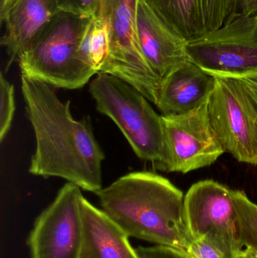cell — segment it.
Returning <instances> with one entry per match:
<instances>
[{
  "label": "cell",
  "instance_id": "d6986e66",
  "mask_svg": "<svg viewBox=\"0 0 257 258\" xmlns=\"http://www.w3.org/2000/svg\"><path fill=\"white\" fill-rule=\"evenodd\" d=\"M101 0H59V9L78 16L95 18L101 8Z\"/></svg>",
  "mask_w": 257,
  "mask_h": 258
},
{
  "label": "cell",
  "instance_id": "6da1fadb",
  "mask_svg": "<svg viewBox=\"0 0 257 258\" xmlns=\"http://www.w3.org/2000/svg\"><path fill=\"white\" fill-rule=\"evenodd\" d=\"M55 89L21 76L26 116L33 127L36 144L29 172L45 178L65 179L96 194L103 188L104 152L90 121L74 119L70 101H60Z\"/></svg>",
  "mask_w": 257,
  "mask_h": 258
},
{
  "label": "cell",
  "instance_id": "9a60e30c",
  "mask_svg": "<svg viewBox=\"0 0 257 258\" xmlns=\"http://www.w3.org/2000/svg\"><path fill=\"white\" fill-rule=\"evenodd\" d=\"M81 212L83 236L80 258H139L128 235L83 196Z\"/></svg>",
  "mask_w": 257,
  "mask_h": 258
},
{
  "label": "cell",
  "instance_id": "7402d4cb",
  "mask_svg": "<svg viewBox=\"0 0 257 258\" xmlns=\"http://www.w3.org/2000/svg\"><path fill=\"white\" fill-rule=\"evenodd\" d=\"M241 80L257 102V78L243 79Z\"/></svg>",
  "mask_w": 257,
  "mask_h": 258
},
{
  "label": "cell",
  "instance_id": "3957f363",
  "mask_svg": "<svg viewBox=\"0 0 257 258\" xmlns=\"http://www.w3.org/2000/svg\"><path fill=\"white\" fill-rule=\"evenodd\" d=\"M93 18L59 12L21 53V76L40 80L56 89H77L98 73L80 57L79 50Z\"/></svg>",
  "mask_w": 257,
  "mask_h": 258
},
{
  "label": "cell",
  "instance_id": "7c38bea8",
  "mask_svg": "<svg viewBox=\"0 0 257 258\" xmlns=\"http://www.w3.org/2000/svg\"><path fill=\"white\" fill-rule=\"evenodd\" d=\"M187 41L217 30L237 12L238 0H148Z\"/></svg>",
  "mask_w": 257,
  "mask_h": 258
},
{
  "label": "cell",
  "instance_id": "44dd1931",
  "mask_svg": "<svg viewBox=\"0 0 257 258\" xmlns=\"http://www.w3.org/2000/svg\"><path fill=\"white\" fill-rule=\"evenodd\" d=\"M237 11L244 13H257V0H238Z\"/></svg>",
  "mask_w": 257,
  "mask_h": 258
},
{
  "label": "cell",
  "instance_id": "8992f818",
  "mask_svg": "<svg viewBox=\"0 0 257 258\" xmlns=\"http://www.w3.org/2000/svg\"><path fill=\"white\" fill-rule=\"evenodd\" d=\"M190 60L220 78H257V14L235 12L217 30L187 41Z\"/></svg>",
  "mask_w": 257,
  "mask_h": 258
},
{
  "label": "cell",
  "instance_id": "4fadbf2b",
  "mask_svg": "<svg viewBox=\"0 0 257 258\" xmlns=\"http://www.w3.org/2000/svg\"><path fill=\"white\" fill-rule=\"evenodd\" d=\"M60 12L59 0H15L8 8L1 23L6 24L2 46L9 57L7 68L18 60L39 30Z\"/></svg>",
  "mask_w": 257,
  "mask_h": 258
},
{
  "label": "cell",
  "instance_id": "2e32d148",
  "mask_svg": "<svg viewBox=\"0 0 257 258\" xmlns=\"http://www.w3.org/2000/svg\"><path fill=\"white\" fill-rule=\"evenodd\" d=\"M232 196L239 218L243 245L257 252V204L243 191L232 189Z\"/></svg>",
  "mask_w": 257,
  "mask_h": 258
},
{
  "label": "cell",
  "instance_id": "30bf717a",
  "mask_svg": "<svg viewBox=\"0 0 257 258\" xmlns=\"http://www.w3.org/2000/svg\"><path fill=\"white\" fill-rule=\"evenodd\" d=\"M184 218L193 240L215 236L241 251V226L232 189L214 180L194 183L184 196Z\"/></svg>",
  "mask_w": 257,
  "mask_h": 258
},
{
  "label": "cell",
  "instance_id": "8fae6325",
  "mask_svg": "<svg viewBox=\"0 0 257 258\" xmlns=\"http://www.w3.org/2000/svg\"><path fill=\"white\" fill-rule=\"evenodd\" d=\"M136 25L143 56L161 79L190 61L187 41L154 10L148 0H138Z\"/></svg>",
  "mask_w": 257,
  "mask_h": 258
},
{
  "label": "cell",
  "instance_id": "ffe728a7",
  "mask_svg": "<svg viewBox=\"0 0 257 258\" xmlns=\"http://www.w3.org/2000/svg\"><path fill=\"white\" fill-rule=\"evenodd\" d=\"M136 251L139 258H192L187 251L161 245L140 246Z\"/></svg>",
  "mask_w": 257,
  "mask_h": 258
},
{
  "label": "cell",
  "instance_id": "e0dca14e",
  "mask_svg": "<svg viewBox=\"0 0 257 258\" xmlns=\"http://www.w3.org/2000/svg\"><path fill=\"white\" fill-rule=\"evenodd\" d=\"M187 252L192 258H236L238 253L224 241L212 236L193 240Z\"/></svg>",
  "mask_w": 257,
  "mask_h": 258
},
{
  "label": "cell",
  "instance_id": "603a6c76",
  "mask_svg": "<svg viewBox=\"0 0 257 258\" xmlns=\"http://www.w3.org/2000/svg\"><path fill=\"white\" fill-rule=\"evenodd\" d=\"M236 258H257V252L251 248H244L238 253Z\"/></svg>",
  "mask_w": 257,
  "mask_h": 258
},
{
  "label": "cell",
  "instance_id": "484cf974",
  "mask_svg": "<svg viewBox=\"0 0 257 258\" xmlns=\"http://www.w3.org/2000/svg\"><path fill=\"white\" fill-rule=\"evenodd\" d=\"M256 14H257V13H256Z\"/></svg>",
  "mask_w": 257,
  "mask_h": 258
},
{
  "label": "cell",
  "instance_id": "cb8c5ba5",
  "mask_svg": "<svg viewBox=\"0 0 257 258\" xmlns=\"http://www.w3.org/2000/svg\"><path fill=\"white\" fill-rule=\"evenodd\" d=\"M15 1V0H7V4H6V7H5V9H3L2 12H0V17L3 16V15H4L5 12H6V10H7L8 8L9 7V6H10L11 4H12V2Z\"/></svg>",
  "mask_w": 257,
  "mask_h": 258
},
{
  "label": "cell",
  "instance_id": "5b68a950",
  "mask_svg": "<svg viewBox=\"0 0 257 258\" xmlns=\"http://www.w3.org/2000/svg\"><path fill=\"white\" fill-rule=\"evenodd\" d=\"M137 1L101 0L97 15L105 24L107 51L100 73L126 82L156 106L162 80L152 71L140 48L136 25Z\"/></svg>",
  "mask_w": 257,
  "mask_h": 258
},
{
  "label": "cell",
  "instance_id": "52a82bcc",
  "mask_svg": "<svg viewBox=\"0 0 257 258\" xmlns=\"http://www.w3.org/2000/svg\"><path fill=\"white\" fill-rule=\"evenodd\" d=\"M208 116L225 152L257 165V102L239 79L215 77Z\"/></svg>",
  "mask_w": 257,
  "mask_h": 258
},
{
  "label": "cell",
  "instance_id": "9c48e42d",
  "mask_svg": "<svg viewBox=\"0 0 257 258\" xmlns=\"http://www.w3.org/2000/svg\"><path fill=\"white\" fill-rule=\"evenodd\" d=\"M81 188L67 182L36 218L27 239L30 258H80Z\"/></svg>",
  "mask_w": 257,
  "mask_h": 258
},
{
  "label": "cell",
  "instance_id": "ba28073f",
  "mask_svg": "<svg viewBox=\"0 0 257 258\" xmlns=\"http://www.w3.org/2000/svg\"><path fill=\"white\" fill-rule=\"evenodd\" d=\"M208 104L183 114L161 115L164 158L155 170L187 174L210 166L225 153L211 125Z\"/></svg>",
  "mask_w": 257,
  "mask_h": 258
},
{
  "label": "cell",
  "instance_id": "ac0fdd59",
  "mask_svg": "<svg viewBox=\"0 0 257 258\" xmlns=\"http://www.w3.org/2000/svg\"><path fill=\"white\" fill-rule=\"evenodd\" d=\"M0 141L9 133L15 111L14 86L0 74Z\"/></svg>",
  "mask_w": 257,
  "mask_h": 258
},
{
  "label": "cell",
  "instance_id": "277c9868",
  "mask_svg": "<svg viewBox=\"0 0 257 258\" xmlns=\"http://www.w3.org/2000/svg\"><path fill=\"white\" fill-rule=\"evenodd\" d=\"M89 90L98 112L110 118L137 157L152 162L155 169L164 158L162 119L147 98L126 82L104 73L97 74Z\"/></svg>",
  "mask_w": 257,
  "mask_h": 258
},
{
  "label": "cell",
  "instance_id": "d4e9b609",
  "mask_svg": "<svg viewBox=\"0 0 257 258\" xmlns=\"http://www.w3.org/2000/svg\"><path fill=\"white\" fill-rule=\"evenodd\" d=\"M7 4V0H0V12L3 10Z\"/></svg>",
  "mask_w": 257,
  "mask_h": 258
},
{
  "label": "cell",
  "instance_id": "5bb4252c",
  "mask_svg": "<svg viewBox=\"0 0 257 258\" xmlns=\"http://www.w3.org/2000/svg\"><path fill=\"white\" fill-rule=\"evenodd\" d=\"M215 83V77L190 60L163 79L156 107L164 116L191 111L208 101Z\"/></svg>",
  "mask_w": 257,
  "mask_h": 258
},
{
  "label": "cell",
  "instance_id": "7a4b0ae2",
  "mask_svg": "<svg viewBox=\"0 0 257 258\" xmlns=\"http://www.w3.org/2000/svg\"><path fill=\"white\" fill-rule=\"evenodd\" d=\"M95 194L104 213L129 238L185 251L193 241L184 194L159 174L130 173Z\"/></svg>",
  "mask_w": 257,
  "mask_h": 258
}]
</instances>
